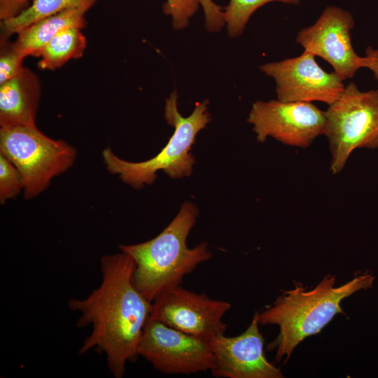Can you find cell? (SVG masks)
Wrapping results in <instances>:
<instances>
[{
    "instance_id": "1",
    "label": "cell",
    "mask_w": 378,
    "mask_h": 378,
    "mask_svg": "<svg viewBox=\"0 0 378 378\" xmlns=\"http://www.w3.org/2000/svg\"><path fill=\"white\" fill-rule=\"evenodd\" d=\"M102 282L85 299H71V310L80 314L78 327L92 326L80 355L93 349L106 355L109 371L122 378L127 362L138 358V346L150 316L151 302L134 286L133 258L120 251L102 257Z\"/></svg>"
},
{
    "instance_id": "2",
    "label": "cell",
    "mask_w": 378,
    "mask_h": 378,
    "mask_svg": "<svg viewBox=\"0 0 378 378\" xmlns=\"http://www.w3.org/2000/svg\"><path fill=\"white\" fill-rule=\"evenodd\" d=\"M374 276L365 273L356 276L348 283L335 287V276L328 274L312 290L302 285L286 290L272 305L257 313L259 324L279 327L276 338L267 346L276 349V360L286 356V362L293 349L305 337L319 332L338 313L344 314L340 302L353 293L370 288Z\"/></svg>"
},
{
    "instance_id": "3",
    "label": "cell",
    "mask_w": 378,
    "mask_h": 378,
    "mask_svg": "<svg viewBox=\"0 0 378 378\" xmlns=\"http://www.w3.org/2000/svg\"><path fill=\"white\" fill-rule=\"evenodd\" d=\"M197 216V207L186 202L172 221L155 237L118 246L120 251L133 258L132 282L150 302L164 291L179 286L186 275L211 258L206 242L192 248L186 244Z\"/></svg>"
},
{
    "instance_id": "4",
    "label": "cell",
    "mask_w": 378,
    "mask_h": 378,
    "mask_svg": "<svg viewBox=\"0 0 378 378\" xmlns=\"http://www.w3.org/2000/svg\"><path fill=\"white\" fill-rule=\"evenodd\" d=\"M177 99V93L173 92L165 100L164 118L174 128L166 146L152 158L137 162L122 160L110 148H105L102 158L109 173L118 175L124 183L135 189L152 184L159 170L172 178L191 174L195 158L190 150L197 133L211 120L207 111L208 102H197L192 113L183 117L178 110Z\"/></svg>"
},
{
    "instance_id": "5",
    "label": "cell",
    "mask_w": 378,
    "mask_h": 378,
    "mask_svg": "<svg viewBox=\"0 0 378 378\" xmlns=\"http://www.w3.org/2000/svg\"><path fill=\"white\" fill-rule=\"evenodd\" d=\"M0 153L20 172L27 200L47 189L55 177L73 165L77 155L71 145L50 138L36 125L0 127Z\"/></svg>"
},
{
    "instance_id": "6",
    "label": "cell",
    "mask_w": 378,
    "mask_h": 378,
    "mask_svg": "<svg viewBox=\"0 0 378 378\" xmlns=\"http://www.w3.org/2000/svg\"><path fill=\"white\" fill-rule=\"evenodd\" d=\"M324 112L332 174L344 169L356 148H378V90L361 91L351 82Z\"/></svg>"
},
{
    "instance_id": "7",
    "label": "cell",
    "mask_w": 378,
    "mask_h": 378,
    "mask_svg": "<svg viewBox=\"0 0 378 378\" xmlns=\"http://www.w3.org/2000/svg\"><path fill=\"white\" fill-rule=\"evenodd\" d=\"M138 354L164 374H190L212 370L215 358L209 340L148 318L138 346Z\"/></svg>"
},
{
    "instance_id": "8",
    "label": "cell",
    "mask_w": 378,
    "mask_h": 378,
    "mask_svg": "<svg viewBox=\"0 0 378 378\" xmlns=\"http://www.w3.org/2000/svg\"><path fill=\"white\" fill-rule=\"evenodd\" d=\"M248 122L260 142L272 137L283 144L306 148L323 134L325 112L312 102L257 101L251 106Z\"/></svg>"
},
{
    "instance_id": "9",
    "label": "cell",
    "mask_w": 378,
    "mask_h": 378,
    "mask_svg": "<svg viewBox=\"0 0 378 378\" xmlns=\"http://www.w3.org/2000/svg\"><path fill=\"white\" fill-rule=\"evenodd\" d=\"M228 302L213 300L179 286L160 294L151 302L150 317L189 335L210 340L223 334V318L230 309Z\"/></svg>"
},
{
    "instance_id": "10",
    "label": "cell",
    "mask_w": 378,
    "mask_h": 378,
    "mask_svg": "<svg viewBox=\"0 0 378 378\" xmlns=\"http://www.w3.org/2000/svg\"><path fill=\"white\" fill-rule=\"evenodd\" d=\"M315 57L304 51L298 57L260 66L261 71L274 80L278 100L321 102L329 106L340 97L346 87L344 80L323 69Z\"/></svg>"
},
{
    "instance_id": "11",
    "label": "cell",
    "mask_w": 378,
    "mask_h": 378,
    "mask_svg": "<svg viewBox=\"0 0 378 378\" xmlns=\"http://www.w3.org/2000/svg\"><path fill=\"white\" fill-rule=\"evenodd\" d=\"M353 15L336 6H328L313 24L301 29L296 42L309 52L327 61L344 80L363 68V57L354 50L351 30Z\"/></svg>"
},
{
    "instance_id": "12",
    "label": "cell",
    "mask_w": 378,
    "mask_h": 378,
    "mask_svg": "<svg viewBox=\"0 0 378 378\" xmlns=\"http://www.w3.org/2000/svg\"><path fill=\"white\" fill-rule=\"evenodd\" d=\"M257 313L241 335L219 334L209 340L215 358L211 371L216 377L281 378L280 370L270 363L264 354V340L259 331Z\"/></svg>"
},
{
    "instance_id": "13",
    "label": "cell",
    "mask_w": 378,
    "mask_h": 378,
    "mask_svg": "<svg viewBox=\"0 0 378 378\" xmlns=\"http://www.w3.org/2000/svg\"><path fill=\"white\" fill-rule=\"evenodd\" d=\"M41 94L37 76L24 67L16 77L0 84V127L36 125Z\"/></svg>"
},
{
    "instance_id": "14",
    "label": "cell",
    "mask_w": 378,
    "mask_h": 378,
    "mask_svg": "<svg viewBox=\"0 0 378 378\" xmlns=\"http://www.w3.org/2000/svg\"><path fill=\"white\" fill-rule=\"evenodd\" d=\"M86 12L69 9L38 20L17 34L14 46L25 57H38L43 47L61 30L70 27H85Z\"/></svg>"
},
{
    "instance_id": "15",
    "label": "cell",
    "mask_w": 378,
    "mask_h": 378,
    "mask_svg": "<svg viewBox=\"0 0 378 378\" xmlns=\"http://www.w3.org/2000/svg\"><path fill=\"white\" fill-rule=\"evenodd\" d=\"M78 27L59 31L41 50L38 66L41 69L55 70L71 59L82 57L87 41Z\"/></svg>"
},
{
    "instance_id": "16",
    "label": "cell",
    "mask_w": 378,
    "mask_h": 378,
    "mask_svg": "<svg viewBox=\"0 0 378 378\" xmlns=\"http://www.w3.org/2000/svg\"><path fill=\"white\" fill-rule=\"evenodd\" d=\"M99 0H33L27 8L14 18L1 21L3 36L18 34L43 18L69 9L88 11Z\"/></svg>"
},
{
    "instance_id": "17",
    "label": "cell",
    "mask_w": 378,
    "mask_h": 378,
    "mask_svg": "<svg viewBox=\"0 0 378 378\" xmlns=\"http://www.w3.org/2000/svg\"><path fill=\"white\" fill-rule=\"evenodd\" d=\"M301 0H230L223 9V18L230 36L242 34L251 15L259 8L270 2L279 1L296 5Z\"/></svg>"
},
{
    "instance_id": "18",
    "label": "cell",
    "mask_w": 378,
    "mask_h": 378,
    "mask_svg": "<svg viewBox=\"0 0 378 378\" xmlns=\"http://www.w3.org/2000/svg\"><path fill=\"white\" fill-rule=\"evenodd\" d=\"M24 190L22 176L6 157L0 153V202L15 198Z\"/></svg>"
},
{
    "instance_id": "19",
    "label": "cell",
    "mask_w": 378,
    "mask_h": 378,
    "mask_svg": "<svg viewBox=\"0 0 378 378\" xmlns=\"http://www.w3.org/2000/svg\"><path fill=\"white\" fill-rule=\"evenodd\" d=\"M7 38L1 36L0 84L16 77L24 69L22 63L25 57Z\"/></svg>"
},
{
    "instance_id": "20",
    "label": "cell",
    "mask_w": 378,
    "mask_h": 378,
    "mask_svg": "<svg viewBox=\"0 0 378 378\" xmlns=\"http://www.w3.org/2000/svg\"><path fill=\"white\" fill-rule=\"evenodd\" d=\"M199 5L197 0H166L162 9L165 15L171 16L172 25L178 30L189 24L190 19L197 10Z\"/></svg>"
},
{
    "instance_id": "21",
    "label": "cell",
    "mask_w": 378,
    "mask_h": 378,
    "mask_svg": "<svg viewBox=\"0 0 378 378\" xmlns=\"http://www.w3.org/2000/svg\"><path fill=\"white\" fill-rule=\"evenodd\" d=\"M204 15L205 27L209 31L216 32L225 25L223 10L214 0H197Z\"/></svg>"
},
{
    "instance_id": "22",
    "label": "cell",
    "mask_w": 378,
    "mask_h": 378,
    "mask_svg": "<svg viewBox=\"0 0 378 378\" xmlns=\"http://www.w3.org/2000/svg\"><path fill=\"white\" fill-rule=\"evenodd\" d=\"M29 5V0H0V20L15 17Z\"/></svg>"
},
{
    "instance_id": "23",
    "label": "cell",
    "mask_w": 378,
    "mask_h": 378,
    "mask_svg": "<svg viewBox=\"0 0 378 378\" xmlns=\"http://www.w3.org/2000/svg\"><path fill=\"white\" fill-rule=\"evenodd\" d=\"M363 67L371 70L378 80V49L372 47L366 49L365 56L363 57Z\"/></svg>"
}]
</instances>
